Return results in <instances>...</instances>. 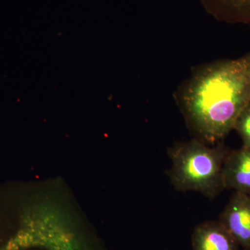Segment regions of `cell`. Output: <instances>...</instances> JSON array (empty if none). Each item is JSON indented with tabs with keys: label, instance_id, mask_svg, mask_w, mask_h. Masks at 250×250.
Returning <instances> with one entry per match:
<instances>
[{
	"label": "cell",
	"instance_id": "cell-1",
	"mask_svg": "<svg viewBox=\"0 0 250 250\" xmlns=\"http://www.w3.org/2000/svg\"><path fill=\"white\" fill-rule=\"evenodd\" d=\"M175 96L195 139L220 143L250 103V52L197 67Z\"/></svg>",
	"mask_w": 250,
	"mask_h": 250
},
{
	"label": "cell",
	"instance_id": "cell-2",
	"mask_svg": "<svg viewBox=\"0 0 250 250\" xmlns=\"http://www.w3.org/2000/svg\"><path fill=\"white\" fill-rule=\"evenodd\" d=\"M228 152L222 143L212 147L197 139L176 143L167 150L171 184L178 191L193 190L215 198L225 189L223 169Z\"/></svg>",
	"mask_w": 250,
	"mask_h": 250
},
{
	"label": "cell",
	"instance_id": "cell-3",
	"mask_svg": "<svg viewBox=\"0 0 250 250\" xmlns=\"http://www.w3.org/2000/svg\"><path fill=\"white\" fill-rule=\"evenodd\" d=\"M220 222L244 250H250V195L235 192L220 215Z\"/></svg>",
	"mask_w": 250,
	"mask_h": 250
},
{
	"label": "cell",
	"instance_id": "cell-4",
	"mask_svg": "<svg viewBox=\"0 0 250 250\" xmlns=\"http://www.w3.org/2000/svg\"><path fill=\"white\" fill-rule=\"evenodd\" d=\"M223 179L225 189L250 195V147L243 146L228 152L224 163Z\"/></svg>",
	"mask_w": 250,
	"mask_h": 250
},
{
	"label": "cell",
	"instance_id": "cell-5",
	"mask_svg": "<svg viewBox=\"0 0 250 250\" xmlns=\"http://www.w3.org/2000/svg\"><path fill=\"white\" fill-rule=\"evenodd\" d=\"M193 250H239V246L220 221L199 224L192 234Z\"/></svg>",
	"mask_w": 250,
	"mask_h": 250
},
{
	"label": "cell",
	"instance_id": "cell-6",
	"mask_svg": "<svg viewBox=\"0 0 250 250\" xmlns=\"http://www.w3.org/2000/svg\"><path fill=\"white\" fill-rule=\"evenodd\" d=\"M206 11L220 22L250 24V0H199Z\"/></svg>",
	"mask_w": 250,
	"mask_h": 250
},
{
	"label": "cell",
	"instance_id": "cell-7",
	"mask_svg": "<svg viewBox=\"0 0 250 250\" xmlns=\"http://www.w3.org/2000/svg\"><path fill=\"white\" fill-rule=\"evenodd\" d=\"M233 129L239 135L243 146L250 147V103L240 113Z\"/></svg>",
	"mask_w": 250,
	"mask_h": 250
}]
</instances>
